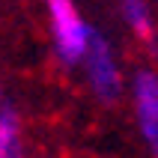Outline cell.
I'll use <instances>...</instances> for the list:
<instances>
[{
  "mask_svg": "<svg viewBox=\"0 0 158 158\" xmlns=\"http://www.w3.org/2000/svg\"><path fill=\"white\" fill-rule=\"evenodd\" d=\"M42 3H45V12H48L57 60L63 66H81L84 51H87L96 30L84 21L75 0H42Z\"/></svg>",
  "mask_w": 158,
  "mask_h": 158,
  "instance_id": "cell-1",
  "label": "cell"
},
{
  "mask_svg": "<svg viewBox=\"0 0 158 158\" xmlns=\"http://www.w3.org/2000/svg\"><path fill=\"white\" fill-rule=\"evenodd\" d=\"M81 69H84L87 89L93 93L96 102H102V105H116V102L123 98V89H125L123 66H119V57L114 54L110 42H107L102 33H93L87 51H84V60H81Z\"/></svg>",
  "mask_w": 158,
  "mask_h": 158,
  "instance_id": "cell-2",
  "label": "cell"
},
{
  "mask_svg": "<svg viewBox=\"0 0 158 158\" xmlns=\"http://www.w3.org/2000/svg\"><path fill=\"white\" fill-rule=\"evenodd\" d=\"M134 123L143 143L152 155H158V72L155 69H137L128 84Z\"/></svg>",
  "mask_w": 158,
  "mask_h": 158,
  "instance_id": "cell-3",
  "label": "cell"
},
{
  "mask_svg": "<svg viewBox=\"0 0 158 158\" xmlns=\"http://www.w3.org/2000/svg\"><path fill=\"white\" fill-rule=\"evenodd\" d=\"M119 12H123V21L128 24L137 39L143 42H152L155 36V18H152V9L146 0H119Z\"/></svg>",
  "mask_w": 158,
  "mask_h": 158,
  "instance_id": "cell-4",
  "label": "cell"
},
{
  "mask_svg": "<svg viewBox=\"0 0 158 158\" xmlns=\"http://www.w3.org/2000/svg\"><path fill=\"white\" fill-rule=\"evenodd\" d=\"M24 152V125L12 107H0V158H15Z\"/></svg>",
  "mask_w": 158,
  "mask_h": 158,
  "instance_id": "cell-5",
  "label": "cell"
},
{
  "mask_svg": "<svg viewBox=\"0 0 158 158\" xmlns=\"http://www.w3.org/2000/svg\"><path fill=\"white\" fill-rule=\"evenodd\" d=\"M0 107H3V98H0Z\"/></svg>",
  "mask_w": 158,
  "mask_h": 158,
  "instance_id": "cell-6",
  "label": "cell"
}]
</instances>
